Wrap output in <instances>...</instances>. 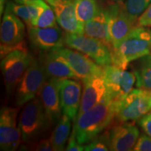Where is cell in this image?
Returning a JSON list of instances; mask_svg holds the SVG:
<instances>
[{
	"label": "cell",
	"mask_w": 151,
	"mask_h": 151,
	"mask_svg": "<svg viewBox=\"0 0 151 151\" xmlns=\"http://www.w3.org/2000/svg\"><path fill=\"white\" fill-rule=\"evenodd\" d=\"M116 101L106 97L90 110L76 116L73 121L77 140L86 144L109 126L116 117Z\"/></svg>",
	"instance_id": "cell-1"
},
{
	"label": "cell",
	"mask_w": 151,
	"mask_h": 151,
	"mask_svg": "<svg viewBox=\"0 0 151 151\" xmlns=\"http://www.w3.org/2000/svg\"><path fill=\"white\" fill-rule=\"evenodd\" d=\"M151 52V29L148 27H134L127 37L112 50L113 64L126 69L130 62L149 55Z\"/></svg>",
	"instance_id": "cell-2"
},
{
	"label": "cell",
	"mask_w": 151,
	"mask_h": 151,
	"mask_svg": "<svg viewBox=\"0 0 151 151\" xmlns=\"http://www.w3.org/2000/svg\"><path fill=\"white\" fill-rule=\"evenodd\" d=\"M18 126L24 143L39 140L52 126L39 97H35L24 105L19 116Z\"/></svg>",
	"instance_id": "cell-3"
},
{
	"label": "cell",
	"mask_w": 151,
	"mask_h": 151,
	"mask_svg": "<svg viewBox=\"0 0 151 151\" xmlns=\"http://www.w3.org/2000/svg\"><path fill=\"white\" fill-rule=\"evenodd\" d=\"M32 60L33 57L26 47L13 50L1 59V70L8 98L16 92L17 86Z\"/></svg>",
	"instance_id": "cell-4"
},
{
	"label": "cell",
	"mask_w": 151,
	"mask_h": 151,
	"mask_svg": "<svg viewBox=\"0 0 151 151\" xmlns=\"http://www.w3.org/2000/svg\"><path fill=\"white\" fill-rule=\"evenodd\" d=\"M48 76L39 60L33 58L15 92V103L17 106H24L37 97L48 80Z\"/></svg>",
	"instance_id": "cell-5"
},
{
	"label": "cell",
	"mask_w": 151,
	"mask_h": 151,
	"mask_svg": "<svg viewBox=\"0 0 151 151\" xmlns=\"http://www.w3.org/2000/svg\"><path fill=\"white\" fill-rule=\"evenodd\" d=\"M65 44L69 48L86 55L101 67L113 64L112 50L101 41L84 34L66 32Z\"/></svg>",
	"instance_id": "cell-6"
},
{
	"label": "cell",
	"mask_w": 151,
	"mask_h": 151,
	"mask_svg": "<svg viewBox=\"0 0 151 151\" xmlns=\"http://www.w3.org/2000/svg\"><path fill=\"white\" fill-rule=\"evenodd\" d=\"M150 90H132L125 97L116 101V117L121 122L136 121L151 111Z\"/></svg>",
	"instance_id": "cell-7"
},
{
	"label": "cell",
	"mask_w": 151,
	"mask_h": 151,
	"mask_svg": "<svg viewBox=\"0 0 151 151\" xmlns=\"http://www.w3.org/2000/svg\"><path fill=\"white\" fill-rule=\"evenodd\" d=\"M25 26L20 18L6 9L1 24V59L9 52L24 48Z\"/></svg>",
	"instance_id": "cell-8"
},
{
	"label": "cell",
	"mask_w": 151,
	"mask_h": 151,
	"mask_svg": "<svg viewBox=\"0 0 151 151\" xmlns=\"http://www.w3.org/2000/svg\"><path fill=\"white\" fill-rule=\"evenodd\" d=\"M103 77L107 89L106 97L114 101L125 97L133 90L136 82L134 73L113 65L104 67Z\"/></svg>",
	"instance_id": "cell-9"
},
{
	"label": "cell",
	"mask_w": 151,
	"mask_h": 151,
	"mask_svg": "<svg viewBox=\"0 0 151 151\" xmlns=\"http://www.w3.org/2000/svg\"><path fill=\"white\" fill-rule=\"evenodd\" d=\"M18 108L3 106L0 111V149L14 151L21 143V132L17 124Z\"/></svg>",
	"instance_id": "cell-10"
},
{
	"label": "cell",
	"mask_w": 151,
	"mask_h": 151,
	"mask_svg": "<svg viewBox=\"0 0 151 151\" xmlns=\"http://www.w3.org/2000/svg\"><path fill=\"white\" fill-rule=\"evenodd\" d=\"M30 44L36 50L47 52L63 47L65 35L58 25L49 27H28Z\"/></svg>",
	"instance_id": "cell-11"
},
{
	"label": "cell",
	"mask_w": 151,
	"mask_h": 151,
	"mask_svg": "<svg viewBox=\"0 0 151 151\" xmlns=\"http://www.w3.org/2000/svg\"><path fill=\"white\" fill-rule=\"evenodd\" d=\"M54 51L67 60L81 81L98 76H103L104 68L78 50L62 47Z\"/></svg>",
	"instance_id": "cell-12"
},
{
	"label": "cell",
	"mask_w": 151,
	"mask_h": 151,
	"mask_svg": "<svg viewBox=\"0 0 151 151\" xmlns=\"http://www.w3.org/2000/svg\"><path fill=\"white\" fill-rule=\"evenodd\" d=\"M109 13V30L113 50L118 48L124 38L134 27L135 22L126 14L122 5L115 4L108 8Z\"/></svg>",
	"instance_id": "cell-13"
},
{
	"label": "cell",
	"mask_w": 151,
	"mask_h": 151,
	"mask_svg": "<svg viewBox=\"0 0 151 151\" xmlns=\"http://www.w3.org/2000/svg\"><path fill=\"white\" fill-rule=\"evenodd\" d=\"M109 148L112 151H129L134 148L139 130L132 122H125L106 132Z\"/></svg>",
	"instance_id": "cell-14"
},
{
	"label": "cell",
	"mask_w": 151,
	"mask_h": 151,
	"mask_svg": "<svg viewBox=\"0 0 151 151\" xmlns=\"http://www.w3.org/2000/svg\"><path fill=\"white\" fill-rule=\"evenodd\" d=\"M62 113L74 121L80 109L82 86L78 80L61 78L59 84Z\"/></svg>",
	"instance_id": "cell-15"
},
{
	"label": "cell",
	"mask_w": 151,
	"mask_h": 151,
	"mask_svg": "<svg viewBox=\"0 0 151 151\" xmlns=\"http://www.w3.org/2000/svg\"><path fill=\"white\" fill-rule=\"evenodd\" d=\"M53 9L57 22L66 32L84 34V26L77 19L73 0H45Z\"/></svg>",
	"instance_id": "cell-16"
},
{
	"label": "cell",
	"mask_w": 151,
	"mask_h": 151,
	"mask_svg": "<svg viewBox=\"0 0 151 151\" xmlns=\"http://www.w3.org/2000/svg\"><path fill=\"white\" fill-rule=\"evenodd\" d=\"M60 79L49 78L38 94L47 116L53 126H55L62 116L59 90Z\"/></svg>",
	"instance_id": "cell-17"
},
{
	"label": "cell",
	"mask_w": 151,
	"mask_h": 151,
	"mask_svg": "<svg viewBox=\"0 0 151 151\" xmlns=\"http://www.w3.org/2000/svg\"><path fill=\"white\" fill-rule=\"evenodd\" d=\"M83 90L82 92L78 115L90 110L101 102L107 95V89L103 76L92 77L82 80Z\"/></svg>",
	"instance_id": "cell-18"
},
{
	"label": "cell",
	"mask_w": 151,
	"mask_h": 151,
	"mask_svg": "<svg viewBox=\"0 0 151 151\" xmlns=\"http://www.w3.org/2000/svg\"><path fill=\"white\" fill-rule=\"evenodd\" d=\"M39 60L44 67L48 78L80 79L67 60L54 50L43 52Z\"/></svg>",
	"instance_id": "cell-19"
},
{
	"label": "cell",
	"mask_w": 151,
	"mask_h": 151,
	"mask_svg": "<svg viewBox=\"0 0 151 151\" xmlns=\"http://www.w3.org/2000/svg\"><path fill=\"white\" fill-rule=\"evenodd\" d=\"M109 13L108 9L100 8L84 27V35L97 39L113 50L109 30Z\"/></svg>",
	"instance_id": "cell-20"
},
{
	"label": "cell",
	"mask_w": 151,
	"mask_h": 151,
	"mask_svg": "<svg viewBox=\"0 0 151 151\" xmlns=\"http://www.w3.org/2000/svg\"><path fill=\"white\" fill-rule=\"evenodd\" d=\"M71 121V119L69 116L63 114L55 126L50 138L55 151L65 150L66 143L70 137Z\"/></svg>",
	"instance_id": "cell-21"
},
{
	"label": "cell",
	"mask_w": 151,
	"mask_h": 151,
	"mask_svg": "<svg viewBox=\"0 0 151 151\" xmlns=\"http://www.w3.org/2000/svg\"><path fill=\"white\" fill-rule=\"evenodd\" d=\"M134 73L137 87L151 90V54L137 60L134 65Z\"/></svg>",
	"instance_id": "cell-22"
},
{
	"label": "cell",
	"mask_w": 151,
	"mask_h": 151,
	"mask_svg": "<svg viewBox=\"0 0 151 151\" xmlns=\"http://www.w3.org/2000/svg\"><path fill=\"white\" fill-rule=\"evenodd\" d=\"M76 17L85 27L87 22L93 18L99 10L97 0H73Z\"/></svg>",
	"instance_id": "cell-23"
},
{
	"label": "cell",
	"mask_w": 151,
	"mask_h": 151,
	"mask_svg": "<svg viewBox=\"0 0 151 151\" xmlns=\"http://www.w3.org/2000/svg\"><path fill=\"white\" fill-rule=\"evenodd\" d=\"M151 4V0H126L122 8L126 14L133 21H136Z\"/></svg>",
	"instance_id": "cell-24"
},
{
	"label": "cell",
	"mask_w": 151,
	"mask_h": 151,
	"mask_svg": "<svg viewBox=\"0 0 151 151\" xmlns=\"http://www.w3.org/2000/svg\"><path fill=\"white\" fill-rule=\"evenodd\" d=\"M57 19L53 9L50 6H47L37 20L34 22L32 26L37 27H49L57 25Z\"/></svg>",
	"instance_id": "cell-25"
},
{
	"label": "cell",
	"mask_w": 151,
	"mask_h": 151,
	"mask_svg": "<svg viewBox=\"0 0 151 151\" xmlns=\"http://www.w3.org/2000/svg\"><path fill=\"white\" fill-rule=\"evenodd\" d=\"M6 9L21 18L27 24L28 27L32 26V14L29 5L21 4H17L13 2H8Z\"/></svg>",
	"instance_id": "cell-26"
},
{
	"label": "cell",
	"mask_w": 151,
	"mask_h": 151,
	"mask_svg": "<svg viewBox=\"0 0 151 151\" xmlns=\"http://www.w3.org/2000/svg\"><path fill=\"white\" fill-rule=\"evenodd\" d=\"M109 150L106 134L99 138L95 137L84 146V150L86 151H108Z\"/></svg>",
	"instance_id": "cell-27"
},
{
	"label": "cell",
	"mask_w": 151,
	"mask_h": 151,
	"mask_svg": "<svg viewBox=\"0 0 151 151\" xmlns=\"http://www.w3.org/2000/svg\"><path fill=\"white\" fill-rule=\"evenodd\" d=\"M26 146L21 147L23 150H31L36 151H52L54 150L50 139H43L34 142L26 143Z\"/></svg>",
	"instance_id": "cell-28"
},
{
	"label": "cell",
	"mask_w": 151,
	"mask_h": 151,
	"mask_svg": "<svg viewBox=\"0 0 151 151\" xmlns=\"http://www.w3.org/2000/svg\"><path fill=\"white\" fill-rule=\"evenodd\" d=\"M133 150L151 151V137L146 134H142L138 139Z\"/></svg>",
	"instance_id": "cell-29"
},
{
	"label": "cell",
	"mask_w": 151,
	"mask_h": 151,
	"mask_svg": "<svg viewBox=\"0 0 151 151\" xmlns=\"http://www.w3.org/2000/svg\"><path fill=\"white\" fill-rule=\"evenodd\" d=\"M65 150L67 151H83L84 150V146L80 144L77 140L76 135V130L73 127L72 132L70 134V137L68 140L67 146L66 147Z\"/></svg>",
	"instance_id": "cell-30"
},
{
	"label": "cell",
	"mask_w": 151,
	"mask_h": 151,
	"mask_svg": "<svg viewBox=\"0 0 151 151\" xmlns=\"http://www.w3.org/2000/svg\"><path fill=\"white\" fill-rule=\"evenodd\" d=\"M139 124L143 132L151 137V112L141 117L139 120Z\"/></svg>",
	"instance_id": "cell-31"
},
{
	"label": "cell",
	"mask_w": 151,
	"mask_h": 151,
	"mask_svg": "<svg viewBox=\"0 0 151 151\" xmlns=\"http://www.w3.org/2000/svg\"><path fill=\"white\" fill-rule=\"evenodd\" d=\"M138 24L143 27H151V4L138 19Z\"/></svg>",
	"instance_id": "cell-32"
},
{
	"label": "cell",
	"mask_w": 151,
	"mask_h": 151,
	"mask_svg": "<svg viewBox=\"0 0 151 151\" xmlns=\"http://www.w3.org/2000/svg\"><path fill=\"white\" fill-rule=\"evenodd\" d=\"M14 1L18 4H27L34 2L37 0H14Z\"/></svg>",
	"instance_id": "cell-33"
},
{
	"label": "cell",
	"mask_w": 151,
	"mask_h": 151,
	"mask_svg": "<svg viewBox=\"0 0 151 151\" xmlns=\"http://www.w3.org/2000/svg\"><path fill=\"white\" fill-rule=\"evenodd\" d=\"M4 3H5V0H1V4H0V12H1V15H2L3 14Z\"/></svg>",
	"instance_id": "cell-34"
},
{
	"label": "cell",
	"mask_w": 151,
	"mask_h": 151,
	"mask_svg": "<svg viewBox=\"0 0 151 151\" xmlns=\"http://www.w3.org/2000/svg\"><path fill=\"white\" fill-rule=\"evenodd\" d=\"M113 1H116V2H121V1H123V0H113Z\"/></svg>",
	"instance_id": "cell-35"
},
{
	"label": "cell",
	"mask_w": 151,
	"mask_h": 151,
	"mask_svg": "<svg viewBox=\"0 0 151 151\" xmlns=\"http://www.w3.org/2000/svg\"><path fill=\"white\" fill-rule=\"evenodd\" d=\"M150 103H151V90H150Z\"/></svg>",
	"instance_id": "cell-36"
}]
</instances>
